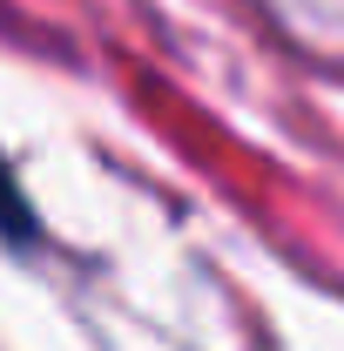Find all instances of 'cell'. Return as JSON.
<instances>
[{
  "mask_svg": "<svg viewBox=\"0 0 344 351\" xmlns=\"http://www.w3.org/2000/svg\"><path fill=\"white\" fill-rule=\"evenodd\" d=\"M0 237H7V243H34V237H41L34 203H27V189H21V176H14L7 156H0Z\"/></svg>",
  "mask_w": 344,
  "mask_h": 351,
  "instance_id": "1",
  "label": "cell"
}]
</instances>
